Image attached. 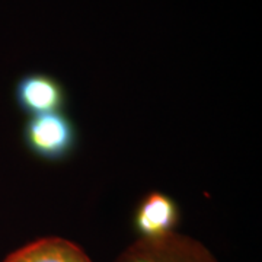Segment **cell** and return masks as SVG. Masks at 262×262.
I'll return each instance as SVG.
<instances>
[{"label":"cell","instance_id":"cell-1","mask_svg":"<svg viewBox=\"0 0 262 262\" xmlns=\"http://www.w3.org/2000/svg\"><path fill=\"white\" fill-rule=\"evenodd\" d=\"M22 136L25 147L35 158L50 163L69 159L79 143L76 124L63 113L29 117Z\"/></svg>","mask_w":262,"mask_h":262},{"label":"cell","instance_id":"cell-5","mask_svg":"<svg viewBox=\"0 0 262 262\" xmlns=\"http://www.w3.org/2000/svg\"><path fill=\"white\" fill-rule=\"evenodd\" d=\"M3 262H92L84 251L61 237H42L19 248Z\"/></svg>","mask_w":262,"mask_h":262},{"label":"cell","instance_id":"cell-2","mask_svg":"<svg viewBox=\"0 0 262 262\" xmlns=\"http://www.w3.org/2000/svg\"><path fill=\"white\" fill-rule=\"evenodd\" d=\"M115 262H217L206 246L192 237L170 233L160 239H139Z\"/></svg>","mask_w":262,"mask_h":262},{"label":"cell","instance_id":"cell-4","mask_svg":"<svg viewBox=\"0 0 262 262\" xmlns=\"http://www.w3.org/2000/svg\"><path fill=\"white\" fill-rule=\"evenodd\" d=\"M181 219L178 203L165 192L143 196L134 210L133 226L140 239H160L173 233Z\"/></svg>","mask_w":262,"mask_h":262},{"label":"cell","instance_id":"cell-3","mask_svg":"<svg viewBox=\"0 0 262 262\" xmlns=\"http://www.w3.org/2000/svg\"><path fill=\"white\" fill-rule=\"evenodd\" d=\"M15 101L20 111L34 115L61 113L67 103L63 83L48 73L32 72L24 75L15 86Z\"/></svg>","mask_w":262,"mask_h":262}]
</instances>
